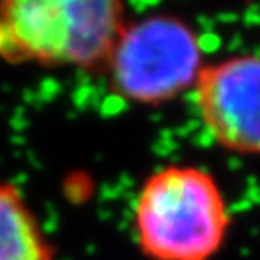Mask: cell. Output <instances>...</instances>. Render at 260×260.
Instances as JSON below:
<instances>
[{"mask_svg": "<svg viewBox=\"0 0 260 260\" xmlns=\"http://www.w3.org/2000/svg\"><path fill=\"white\" fill-rule=\"evenodd\" d=\"M232 226L228 201L211 172L168 165L145 179L134 203V237L150 260H213Z\"/></svg>", "mask_w": 260, "mask_h": 260, "instance_id": "cell-1", "label": "cell"}, {"mask_svg": "<svg viewBox=\"0 0 260 260\" xmlns=\"http://www.w3.org/2000/svg\"><path fill=\"white\" fill-rule=\"evenodd\" d=\"M126 24L116 0L0 2V58L15 65L105 67Z\"/></svg>", "mask_w": 260, "mask_h": 260, "instance_id": "cell-2", "label": "cell"}, {"mask_svg": "<svg viewBox=\"0 0 260 260\" xmlns=\"http://www.w3.org/2000/svg\"><path fill=\"white\" fill-rule=\"evenodd\" d=\"M204 65L197 31L177 15L154 13L123 25L105 71L119 98L157 107L193 89Z\"/></svg>", "mask_w": 260, "mask_h": 260, "instance_id": "cell-3", "label": "cell"}, {"mask_svg": "<svg viewBox=\"0 0 260 260\" xmlns=\"http://www.w3.org/2000/svg\"><path fill=\"white\" fill-rule=\"evenodd\" d=\"M191 90L201 121L222 148L260 155L258 53L206 63Z\"/></svg>", "mask_w": 260, "mask_h": 260, "instance_id": "cell-4", "label": "cell"}, {"mask_svg": "<svg viewBox=\"0 0 260 260\" xmlns=\"http://www.w3.org/2000/svg\"><path fill=\"white\" fill-rule=\"evenodd\" d=\"M0 260H56L32 208L9 183H0Z\"/></svg>", "mask_w": 260, "mask_h": 260, "instance_id": "cell-5", "label": "cell"}]
</instances>
